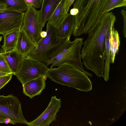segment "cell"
<instances>
[{
	"instance_id": "cell-1",
	"label": "cell",
	"mask_w": 126,
	"mask_h": 126,
	"mask_svg": "<svg viewBox=\"0 0 126 126\" xmlns=\"http://www.w3.org/2000/svg\"><path fill=\"white\" fill-rule=\"evenodd\" d=\"M116 18L112 12L104 15L100 24L87 34L81 50L83 65L99 77H103L104 50L106 34L109 27L114 24Z\"/></svg>"
},
{
	"instance_id": "cell-2",
	"label": "cell",
	"mask_w": 126,
	"mask_h": 126,
	"mask_svg": "<svg viewBox=\"0 0 126 126\" xmlns=\"http://www.w3.org/2000/svg\"><path fill=\"white\" fill-rule=\"evenodd\" d=\"M111 0H76L73 8L78 9L73 33L75 36L87 34L99 25Z\"/></svg>"
},
{
	"instance_id": "cell-3",
	"label": "cell",
	"mask_w": 126,
	"mask_h": 126,
	"mask_svg": "<svg viewBox=\"0 0 126 126\" xmlns=\"http://www.w3.org/2000/svg\"><path fill=\"white\" fill-rule=\"evenodd\" d=\"M47 76L55 82L80 91L87 92L92 89V83L88 75L71 65L65 64L57 68H50Z\"/></svg>"
},
{
	"instance_id": "cell-4",
	"label": "cell",
	"mask_w": 126,
	"mask_h": 126,
	"mask_svg": "<svg viewBox=\"0 0 126 126\" xmlns=\"http://www.w3.org/2000/svg\"><path fill=\"white\" fill-rule=\"evenodd\" d=\"M70 37H68L65 42L55 55L44 63L47 66L50 65V68L65 64L71 65L92 77V75L85 69L81 61L83 39L78 38L71 41Z\"/></svg>"
},
{
	"instance_id": "cell-5",
	"label": "cell",
	"mask_w": 126,
	"mask_h": 126,
	"mask_svg": "<svg viewBox=\"0 0 126 126\" xmlns=\"http://www.w3.org/2000/svg\"><path fill=\"white\" fill-rule=\"evenodd\" d=\"M56 30V28L47 23V36L42 38L25 57L44 63L52 57L65 43L67 38H62L58 37Z\"/></svg>"
},
{
	"instance_id": "cell-6",
	"label": "cell",
	"mask_w": 126,
	"mask_h": 126,
	"mask_svg": "<svg viewBox=\"0 0 126 126\" xmlns=\"http://www.w3.org/2000/svg\"><path fill=\"white\" fill-rule=\"evenodd\" d=\"M7 118L15 124L27 125L28 123L23 115L19 100L12 95H0V118Z\"/></svg>"
},
{
	"instance_id": "cell-7",
	"label": "cell",
	"mask_w": 126,
	"mask_h": 126,
	"mask_svg": "<svg viewBox=\"0 0 126 126\" xmlns=\"http://www.w3.org/2000/svg\"><path fill=\"white\" fill-rule=\"evenodd\" d=\"M49 69L44 63L25 57L20 69L16 75L22 85L32 80L42 76L47 77Z\"/></svg>"
},
{
	"instance_id": "cell-8",
	"label": "cell",
	"mask_w": 126,
	"mask_h": 126,
	"mask_svg": "<svg viewBox=\"0 0 126 126\" xmlns=\"http://www.w3.org/2000/svg\"><path fill=\"white\" fill-rule=\"evenodd\" d=\"M40 21V11L33 6L28 7L24 13L23 23L21 29L26 33L36 44L42 38L40 33L42 31Z\"/></svg>"
},
{
	"instance_id": "cell-9",
	"label": "cell",
	"mask_w": 126,
	"mask_h": 126,
	"mask_svg": "<svg viewBox=\"0 0 126 126\" xmlns=\"http://www.w3.org/2000/svg\"><path fill=\"white\" fill-rule=\"evenodd\" d=\"M24 12L11 8L0 12V34L3 35L16 29L20 30Z\"/></svg>"
},
{
	"instance_id": "cell-10",
	"label": "cell",
	"mask_w": 126,
	"mask_h": 126,
	"mask_svg": "<svg viewBox=\"0 0 126 126\" xmlns=\"http://www.w3.org/2000/svg\"><path fill=\"white\" fill-rule=\"evenodd\" d=\"M60 99L56 96L52 97L48 106L38 117L32 122L28 123L30 126H48L53 121L56 120L57 114L61 107Z\"/></svg>"
},
{
	"instance_id": "cell-11",
	"label": "cell",
	"mask_w": 126,
	"mask_h": 126,
	"mask_svg": "<svg viewBox=\"0 0 126 126\" xmlns=\"http://www.w3.org/2000/svg\"><path fill=\"white\" fill-rule=\"evenodd\" d=\"M47 77L43 76L32 80L22 85L23 93L32 99L40 94L45 88Z\"/></svg>"
},
{
	"instance_id": "cell-12",
	"label": "cell",
	"mask_w": 126,
	"mask_h": 126,
	"mask_svg": "<svg viewBox=\"0 0 126 126\" xmlns=\"http://www.w3.org/2000/svg\"><path fill=\"white\" fill-rule=\"evenodd\" d=\"M35 46L25 32L21 29L20 30L15 50L25 57Z\"/></svg>"
},
{
	"instance_id": "cell-13",
	"label": "cell",
	"mask_w": 126,
	"mask_h": 126,
	"mask_svg": "<svg viewBox=\"0 0 126 126\" xmlns=\"http://www.w3.org/2000/svg\"><path fill=\"white\" fill-rule=\"evenodd\" d=\"M1 53L5 60L12 74L16 75L20 69L25 57L15 50L7 52Z\"/></svg>"
},
{
	"instance_id": "cell-14",
	"label": "cell",
	"mask_w": 126,
	"mask_h": 126,
	"mask_svg": "<svg viewBox=\"0 0 126 126\" xmlns=\"http://www.w3.org/2000/svg\"><path fill=\"white\" fill-rule=\"evenodd\" d=\"M62 0H43L40 11V21L43 28Z\"/></svg>"
},
{
	"instance_id": "cell-15",
	"label": "cell",
	"mask_w": 126,
	"mask_h": 126,
	"mask_svg": "<svg viewBox=\"0 0 126 126\" xmlns=\"http://www.w3.org/2000/svg\"><path fill=\"white\" fill-rule=\"evenodd\" d=\"M67 0H62L51 16L47 21V23L56 28L59 27L67 16L66 11Z\"/></svg>"
},
{
	"instance_id": "cell-16",
	"label": "cell",
	"mask_w": 126,
	"mask_h": 126,
	"mask_svg": "<svg viewBox=\"0 0 126 126\" xmlns=\"http://www.w3.org/2000/svg\"><path fill=\"white\" fill-rule=\"evenodd\" d=\"M75 21V16L68 13L61 26L56 28V33L57 36L62 38L70 37L73 32Z\"/></svg>"
},
{
	"instance_id": "cell-17",
	"label": "cell",
	"mask_w": 126,
	"mask_h": 126,
	"mask_svg": "<svg viewBox=\"0 0 126 126\" xmlns=\"http://www.w3.org/2000/svg\"><path fill=\"white\" fill-rule=\"evenodd\" d=\"M114 24L111 25L108 29L106 35L104 50L105 63L103 77L106 81L109 79L111 58L110 32Z\"/></svg>"
},
{
	"instance_id": "cell-18",
	"label": "cell",
	"mask_w": 126,
	"mask_h": 126,
	"mask_svg": "<svg viewBox=\"0 0 126 126\" xmlns=\"http://www.w3.org/2000/svg\"><path fill=\"white\" fill-rule=\"evenodd\" d=\"M19 30L15 29L3 35V44L0 52L5 53L15 50Z\"/></svg>"
},
{
	"instance_id": "cell-19",
	"label": "cell",
	"mask_w": 126,
	"mask_h": 126,
	"mask_svg": "<svg viewBox=\"0 0 126 126\" xmlns=\"http://www.w3.org/2000/svg\"><path fill=\"white\" fill-rule=\"evenodd\" d=\"M111 47L110 63L114 62L115 56L118 54L120 45L119 35L118 31L113 27L110 32V39Z\"/></svg>"
},
{
	"instance_id": "cell-20",
	"label": "cell",
	"mask_w": 126,
	"mask_h": 126,
	"mask_svg": "<svg viewBox=\"0 0 126 126\" xmlns=\"http://www.w3.org/2000/svg\"><path fill=\"white\" fill-rule=\"evenodd\" d=\"M0 3L4 4L7 8H11L22 12L26 11L28 6L23 0H0Z\"/></svg>"
},
{
	"instance_id": "cell-21",
	"label": "cell",
	"mask_w": 126,
	"mask_h": 126,
	"mask_svg": "<svg viewBox=\"0 0 126 126\" xmlns=\"http://www.w3.org/2000/svg\"><path fill=\"white\" fill-rule=\"evenodd\" d=\"M126 6V0H111L105 10L104 15L114 8Z\"/></svg>"
},
{
	"instance_id": "cell-22",
	"label": "cell",
	"mask_w": 126,
	"mask_h": 126,
	"mask_svg": "<svg viewBox=\"0 0 126 126\" xmlns=\"http://www.w3.org/2000/svg\"><path fill=\"white\" fill-rule=\"evenodd\" d=\"M0 72L8 74H12L4 57L0 52Z\"/></svg>"
},
{
	"instance_id": "cell-23",
	"label": "cell",
	"mask_w": 126,
	"mask_h": 126,
	"mask_svg": "<svg viewBox=\"0 0 126 126\" xmlns=\"http://www.w3.org/2000/svg\"><path fill=\"white\" fill-rule=\"evenodd\" d=\"M27 6L28 7L33 6L38 8L41 6L43 0H23Z\"/></svg>"
},
{
	"instance_id": "cell-24",
	"label": "cell",
	"mask_w": 126,
	"mask_h": 126,
	"mask_svg": "<svg viewBox=\"0 0 126 126\" xmlns=\"http://www.w3.org/2000/svg\"><path fill=\"white\" fill-rule=\"evenodd\" d=\"M12 74H9L0 77V89L5 85L11 79Z\"/></svg>"
},
{
	"instance_id": "cell-25",
	"label": "cell",
	"mask_w": 126,
	"mask_h": 126,
	"mask_svg": "<svg viewBox=\"0 0 126 126\" xmlns=\"http://www.w3.org/2000/svg\"><path fill=\"white\" fill-rule=\"evenodd\" d=\"M121 13L123 16L124 20V27L123 32L124 37H126V13L124 10L122 11Z\"/></svg>"
},
{
	"instance_id": "cell-26",
	"label": "cell",
	"mask_w": 126,
	"mask_h": 126,
	"mask_svg": "<svg viewBox=\"0 0 126 126\" xmlns=\"http://www.w3.org/2000/svg\"><path fill=\"white\" fill-rule=\"evenodd\" d=\"M75 0H67L66 7V12L68 13L70 8L73 4Z\"/></svg>"
},
{
	"instance_id": "cell-27",
	"label": "cell",
	"mask_w": 126,
	"mask_h": 126,
	"mask_svg": "<svg viewBox=\"0 0 126 126\" xmlns=\"http://www.w3.org/2000/svg\"><path fill=\"white\" fill-rule=\"evenodd\" d=\"M78 13V9H76L73 8L70 10V14L72 15L75 16Z\"/></svg>"
},
{
	"instance_id": "cell-28",
	"label": "cell",
	"mask_w": 126,
	"mask_h": 126,
	"mask_svg": "<svg viewBox=\"0 0 126 126\" xmlns=\"http://www.w3.org/2000/svg\"><path fill=\"white\" fill-rule=\"evenodd\" d=\"M4 123L6 124H7L8 123H10L12 124H15L10 119L8 118L4 119Z\"/></svg>"
},
{
	"instance_id": "cell-29",
	"label": "cell",
	"mask_w": 126,
	"mask_h": 126,
	"mask_svg": "<svg viewBox=\"0 0 126 126\" xmlns=\"http://www.w3.org/2000/svg\"><path fill=\"white\" fill-rule=\"evenodd\" d=\"M6 9V5L0 3V12Z\"/></svg>"
},
{
	"instance_id": "cell-30",
	"label": "cell",
	"mask_w": 126,
	"mask_h": 126,
	"mask_svg": "<svg viewBox=\"0 0 126 126\" xmlns=\"http://www.w3.org/2000/svg\"><path fill=\"white\" fill-rule=\"evenodd\" d=\"M47 35V32L45 31H42L40 33V35L42 38L45 37Z\"/></svg>"
},
{
	"instance_id": "cell-31",
	"label": "cell",
	"mask_w": 126,
	"mask_h": 126,
	"mask_svg": "<svg viewBox=\"0 0 126 126\" xmlns=\"http://www.w3.org/2000/svg\"><path fill=\"white\" fill-rule=\"evenodd\" d=\"M8 74H9L0 72V77H1L5 75H6Z\"/></svg>"
},
{
	"instance_id": "cell-32",
	"label": "cell",
	"mask_w": 126,
	"mask_h": 126,
	"mask_svg": "<svg viewBox=\"0 0 126 126\" xmlns=\"http://www.w3.org/2000/svg\"><path fill=\"white\" fill-rule=\"evenodd\" d=\"M4 119L0 118V123H4Z\"/></svg>"
},
{
	"instance_id": "cell-33",
	"label": "cell",
	"mask_w": 126,
	"mask_h": 126,
	"mask_svg": "<svg viewBox=\"0 0 126 126\" xmlns=\"http://www.w3.org/2000/svg\"><path fill=\"white\" fill-rule=\"evenodd\" d=\"M2 37L1 36H0V42L2 40Z\"/></svg>"
}]
</instances>
